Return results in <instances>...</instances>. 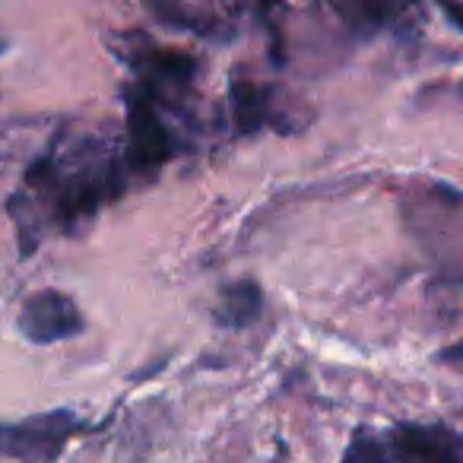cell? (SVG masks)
I'll list each match as a JSON object with an SVG mask.
<instances>
[{"label":"cell","instance_id":"cell-1","mask_svg":"<svg viewBox=\"0 0 463 463\" xmlns=\"http://www.w3.org/2000/svg\"><path fill=\"white\" fill-rule=\"evenodd\" d=\"M124 187L128 162L118 156L111 140L92 134L52 140L7 200L23 258H29L54 232H71L92 219L109 200L121 197Z\"/></svg>","mask_w":463,"mask_h":463},{"label":"cell","instance_id":"cell-2","mask_svg":"<svg viewBox=\"0 0 463 463\" xmlns=\"http://www.w3.org/2000/svg\"><path fill=\"white\" fill-rule=\"evenodd\" d=\"M340 463H463V438L444 422H400L359 429Z\"/></svg>","mask_w":463,"mask_h":463},{"label":"cell","instance_id":"cell-3","mask_svg":"<svg viewBox=\"0 0 463 463\" xmlns=\"http://www.w3.org/2000/svg\"><path fill=\"white\" fill-rule=\"evenodd\" d=\"M86 429L73 410H48L23 422H0V460L58 463L64 448Z\"/></svg>","mask_w":463,"mask_h":463},{"label":"cell","instance_id":"cell-4","mask_svg":"<svg viewBox=\"0 0 463 463\" xmlns=\"http://www.w3.org/2000/svg\"><path fill=\"white\" fill-rule=\"evenodd\" d=\"M175 149H178V143H175L172 130L162 124L159 102H153L146 92H140L134 86L128 92V153H124L128 172H159L175 156Z\"/></svg>","mask_w":463,"mask_h":463},{"label":"cell","instance_id":"cell-5","mask_svg":"<svg viewBox=\"0 0 463 463\" xmlns=\"http://www.w3.org/2000/svg\"><path fill=\"white\" fill-rule=\"evenodd\" d=\"M20 324L23 336L29 343H39V346H52V343L71 340L83 330V315H80L77 302L71 296L58 289H42L23 302L20 308Z\"/></svg>","mask_w":463,"mask_h":463},{"label":"cell","instance_id":"cell-6","mask_svg":"<svg viewBox=\"0 0 463 463\" xmlns=\"http://www.w3.org/2000/svg\"><path fill=\"white\" fill-rule=\"evenodd\" d=\"M260 286L254 279H239L222 289V298H219V321L229 324V327H248V324L258 321L260 315Z\"/></svg>","mask_w":463,"mask_h":463},{"label":"cell","instance_id":"cell-7","mask_svg":"<svg viewBox=\"0 0 463 463\" xmlns=\"http://www.w3.org/2000/svg\"><path fill=\"white\" fill-rule=\"evenodd\" d=\"M232 109L241 130H258L270 121V92L264 86H254L248 80L232 83Z\"/></svg>","mask_w":463,"mask_h":463},{"label":"cell","instance_id":"cell-8","mask_svg":"<svg viewBox=\"0 0 463 463\" xmlns=\"http://www.w3.org/2000/svg\"><path fill=\"white\" fill-rule=\"evenodd\" d=\"M441 359L450 362V365L460 368V372H463V343H457V346H450L448 353H441Z\"/></svg>","mask_w":463,"mask_h":463}]
</instances>
